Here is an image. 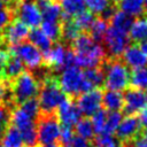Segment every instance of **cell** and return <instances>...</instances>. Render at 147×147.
Wrapping results in <instances>:
<instances>
[{
  "instance_id": "b9f144b4",
  "label": "cell",
  "mask_w": 147,
  "mask_h": 147,
  "mask_svg": "<svg viewBox=\"0 0 147 147\" xmlns=\"http://www.w3.org/2000/svg\"><path fill=\"white\" fill-rule=\"evenodd\" d=\"M5 101L10 105V95H9V82L2 80L0 82V105H5Z\"/></svg>"
},
{
  "instance_id": "9a60e30c",
  "label": "cell",
  "mask_w": 147,
  "mask_h": 147,
  "mask_svg": "<svg viewBox=\"0 0 147 147\" xmlns=\"http://www.w3.org/2000/svg\"><path fill=\"white\" fill-rule=\"evenodd\" d=\"M29 32V26H26L17 18H13L11 22L3 29L2 36L5 42H8L10 44V46H14L25 41V39H28Z\"/></svg>"
},
{
  "instance_id": "74e56055",
  "label": "cell",
  "mask_w": 147,
  "mask_h": 147,
  "mask_svg": "<svg viewBox=\"0 0 147 147\" xmlns=\"http://www.w3.org/2000/svg\"><path fill=\"white\" fill-rule=\"evenodd\" d=\"M20 107H21L26 114H29L31 117H33V118H36V119L40 116V107H39V102H38V100H37L36 98L30 99V100L23 102L22 105H20Z\"/></svg>"
},
{
  "instance_id": "7bdbcfd3",
  "label": "cell",
  "mask_w": 147,
  "mask_h": 147,
  "mask_svg": "<svg viewBox=\"0 0 147 147\" xmlns=\"http://www.w3.org/2000/svg\"><path fill=\"white\" fill-rule=\"evenodd\" d=\"M9 56V52H7L6 49H1L0 48V82L3 80V75H5V65H6V61Z\"/></svg>"
},
{
  "instance_id": "816d5d0a",
  "label": "cell",
  "mask_w": 147,
  "mask_h": 147,
  "mask_svg": "<svg viewBox=\"0 0 147 147\" xmlns=\"http://www.w3.org/2000/svg\"><path fill=\"white\" fill-rule=\"evenodd\" d=\"M61 147H71L70 145H63V146H61Z\"/></svg>"
},
{
  "instance_id": "f5cc1de1",
  "label": "cell",
  "mask_w": 147,
  "mask_h": 147,
  "mask_svg": "<svg viewBox=\"0 0 147 147\" xmlns=\"http://www.w3.org/2000/svg\"><path fill=\"white\" fill-rule=\"evenodd\" d=\"M111 1H114V2H118L119 0H111Z\"/></svg>"
},
{
  "instance_id": "7dc6e473",
  "label": "cell",
  "mask_w": 147,
  "mask_h": 147,
  "mask_svg": "<svg viewBox=\"0 0 147 147\" xmlns=\"http://www.w3.org/2000/svg\"><path fill=\"white\" fill-rule=\"evenodd\" d=\"M140 137L147 142V126H145L142 130H141V133H140Z\"/></svg>"
},
{
  "instance_id": "ee69618b",
  "label": "cell",
  "mask_w": 147,
  "mask_h": 147,
  "mask_svg": "<svg viewBox=\"0 0 147 147\" xmlns=\"http://www.w3.org/2000/svg\"><path fill=\"white\" fill-rule=\"evenodd\" d=\"M70 146L71 147H90V141L79 136H74L70 142Z\"/></svg>"
},
{
  "instance_id": "44dd1931",
  "label": "cell",
  "mask_w": 147,
  "mask_h": 147,
  "mask_svg": "<svg viewBox=\"0 0 147 147\" xmlns=\"http://www.w3.org/2000/svg\"><path fill=\"white\" fill-rule=\"evenodd\" d=\"M102 105L108 111H119L124 105L123 94L118 91L107 90L102 93Z\"/></svg>"
},
{
  "instance_id": "8d00e7d4",
  "label": "cell",
  "mask_w": 147,
  "mask_h": 147,
  "mask_svg": "<svg viewBox=\"0 0 147 147\" xmlns=\"http://www.w3.org/2000/svg\"><path fill=\"white\" fill-rule=\"evenodd\" d=\"M106 119H107V111L100 109L99 111H96L94 115H92L91 122L94 129V133L99 134L102 133L105 130V125H106Z\"/></svg>"
},
{
  "instance_id": "3957f363",
  "label": "cell",
  "mask_w": 147,
  "mask_h": 147,
  "mask_svg": "<svg viewBox=\"0 0 147 147\" xmlns=\"http://www.w3.org/2000/svg\"><path fill=\"white\" fill-rule=\"evenodd\" d=\"M57 84L64 94L69 96H78L84 92L93 90L84 77V71L76 65H70L60 71Z\"/></svg>"
},
{
  "instance_id": "30bf717a",
  "label": "cell",
  "mask_w": 147,
  "mask_h": 147,
  "mask_svg": "<svg viewBox=\"0 0 147 147\" xmlns=\"http://www.w3.org/2000/svg\"><path fill=\"white\" fill-rule=\"evenodd\" d=\"M14 17L29 28H37L41 24L42 17L34 0H17L14 8Z\"/></svg>"
},
{
  "instance_id": "8fae6325",
  "label": "cell",
  "mask_w": 147,
  "mask_h": 147,
  "mask_svg": "<svg viewBox=\"0 0 147 147\" xmlns=\"http://www.w3.org/2000/svg\"><path fill=\"white\" fill-rule=\"evenodd\" d=\"M103 42H105V48H106L105 51H107V53L111 57L116 59L118 56H122L124 51L129 47L130 37L127 32L109 26L103 38Z\"/></svg>"
},
{
  "instance_id": "4316f807",
  "label": "cell",
  "mask_w": 147,
  "mask_h": 147,
  "mask_svg": "<svg viewBox=\"0 0 147 147\" xmlns=\"http://www.w3.org/2000/svg\"><path fill=\"white\" fill-rule=\"evenodd\" d=\"M23 139L21 132L13 125H9L1 138L2 147H22Z\"/></svg>"
},
{
  "instance_id": "83f0119b",
  "label": "cell",
  "mask_w": 147,
  "mask_h": 147,
  "mask_svg": "<svg viewBox=\"0 0 147 147\" xmlns=\"http://www.w3.org/2000/svg\"><path fill=\"white\" fill-rule=\"evenodd\" d=\"M108 28H109V25H108V22H107V20L105 17L94 18L91 28L88 29L90 30L88 34L91 36V38L94 41L100 42V41L103 40V38H105V36H106V33L108 31Z\"/></svg>"
},
{
  "instance_id": "d590c367",
  "label": "cell",
  "mask_w": 147,
  "mask_h": 147,
  "mask_svg": "<svg viewBox=\"0 0 147 147\" xmlns=\"http://www.w3.org/2000/svg\"><path fill=\"white\" fill-rule=\"evenodd\" d=\"M79 33H80V31L77 29V26L74 24V22L71 20L64 21V23L62 24L61 38H63L67 41H74Z\"/></svg>"
},
{
  "instance_id": "f6af8a7d",
  "label": "cell",
  "mask_w": 147,
  "mask_h": 147,
  "mask_svg": "<svg viewBox=\"0 0 147 147\" xmlns=\"http://www.w3.org/2000/svg\"><path fill=\"white\" fill-rule=\"evenodd\" d=\"M130 144V146L131 147H147V142L139 136L138 138H136L133 141H131V142H129Z\"/></svg>"
},
{
  "instance_id": "ab89813d",
  "label": "cell",
  "mask_w": 147,
  "mask_h": 147,
  "mask_svg": "<svg viewBox=\"0 0 147 147\" xmlns=\"http://www.w3.org/2000/svg\"><path fill=\"white\" fill-rule=\"evenodd\" d=\"M10 123V110L7 105H0V140L9 126Z\"/></svg>"
},
{
  "instance_id": "9c48e42d",
  "label": "cell",
  "mask_w": 147,
  "mask_h": 147,
  "mask_svg": "<svg viewBox=\"0 0 147 147\" xmlns=\"http://www.w3.org/2000/svg\"><path fill=\"white\" fill-rule=\"evenodd\" d=\"M44 62L56 71H61L67 67L75 65V54L63 44L56 42L44 53Z\"/></svg>"
},
{
  "instance_id": "cb8c5ba5",
  "label": "cell",
  "mask_w": 147,
  "mask_h": 147,
  "mask_svg": "<svg viewBox=\"0 0 147 147\" xmlns=\"http://www.w3.org/2000/svg\"><path fill=\"white\" fill-rule=\"evenodd\" d=\"M28 39L30 40V42L32 45H34L39 51H41L42 53L47 52L51 46H52V40L42 32L41 29L39 28H33L28 36Z\"/></svg>"
},
{
  "instance_id": "db71d44e",
  "label": "cell",
  "mask_w": 147,
  "mask_h": 147,
  "mask_svg": "<svg viewBox=\"0 0 147 147\" xmlns=\"http://www.w3.org/2000/svg\"><path fill=\"white\" fill-rule=\"evenodd\" d=\"M145 1H146V5H147V0H145Z\"/></svg>"
},
{
  "instance_id": "d6a6232c",
  "label": "cell",
  "mask_w": 147,
  "mask_h": 147,
  "mask_svg": "<svg viewBox=\"0 0 147 147\" xmlns=\"http://www.w3.org/2000/svg\"><path fill=\"white\" fill-rule=\"evenodd\" d=\"M92 144H93V147H119L121 145L117 138L106 132L94 136V138L92 139Z\"/></svg>"
},
{
  "instance_id": "f907efd6",
  "label": "cell",
  "mask_w": 147,
  "mask_h": 147,
  "mask_svg": "<svg viewBox=\"0 0 147 147\" xmlns=\"http://www.w3.org/2000/svg\"><path fill=\"white\" fill-rule=\"evenodd\" d=\"M119 147H131V146H130V144H122V142H121Z\"/></svg>"
},
{
  "instance_id": "681fc988",
  "label": "cell",
  "mask_w": 147,
  "mask_h": 147,
  "mask_svg": "<svg viewBox=\"0 0 147 147\" xmlns=\"http://www.w3.org/2000/svg\"><path fill=\"white\" fill-rule=\"evenodd\" d=\"M41 147H60V145L59 144H49V145H44V146H41Z\"/></svg>"
},
{
  "instance_id": "6da1fadb",
  "label": "cell",
  "mask_w": 147,
  "mask_h": 147,
  "mask_svg": "<svg viewBox=\"0 0 147 147\" xmlns=\"http://www.w3.org/2000/svg\"><path fill=\"white\" fill-rule=\"evenodd\" d=\"M75 65L83 69L99 67L105 57L106 51L100 42L94 41L88 33H79L72 41Z\"/></svg>"
},
{
  "instance_id": "6f0895ef",
  "label": "cell",
  "mask_w": 147,
  "mask_h": 147,
  "mask_svg": "<svg viewBox=\"0 0 147 147\" xmlns=\"http://www.w3.org/2000/svg\"><path fill=\"white\" fill-rule=\"evenodd\" d=\"M25 147H28V146H25Z\"/></svg>"
},
{
  "instance_id": "277c9868",
  "label": "cell",
  "mask_w": 147,
  "mask_h": 147,
  "mask_svg": "<svg viewBox=\"0 0 147 147\" xmlns=\"http://www.w3.org/2000/svg\"><path fill=\"white\" fill-rule=\"evenodd\" d=\"M38 102L41 115H51L65 100V94L54 78H46L38 92Z\"/></svg>"
},
{
  "instance_id": "484cf974",
  "label": "cell",
  "mask_w": 147,
  "mask_h": 147,
  "mask_svg": "<svg viewBox=\"0 0 147 147\" xmlns=\"http://www.w3.org/2000/svg\"><path fill=\"white\" fill-rule=\"evenodd\" d=\"M85 7L92 14H100L105 15L109 18L114 9L110 6V0H84Z\"/></svg>"
},
{
  "instance_id": "f1b7e54d",
  "label": "cell",
  "mask_w": 147,
  "mask_h": 147,
  "mask_svg": "<svg viewBox=\"0 0 147 147\" xmlns=\"http://www.w3.org/2000/svg\"><path fill=\"white\" fill-rule=\"evenodd\" d=\"M84 77H85L86 82L91 85L92 88H99L101 85H103V82H105L103 70L99 67L85 69L84 70Z\"/></svg>"
},
{
  "instance_id": "8992f818",
  "label": "cell",
  "mask_w": 147,
  "mask_h": 147,
  "mask_svg": "<svg viewBox=\"0 0 147 147\" xmlns=\"http://www.w3.org/2000/svg\"><path fill=\"white\" fill-rule=\"evenodd\" d=\"M10 123L21 132L23 142L28 147H36L38 145L36 118L26 114L21 107H15L10 111Z\"/></svg>"
},
{
  "instance_id": "5bb4252c",
  "label": "cell",
  "mask_w": 147,
  "mask_h": 147,
  "mask_svg": "<svg viewBox=\"0 0 147 147\" xmlns=\"http://www.w3.org/2000/svg\"><path fill=\"white\" fill-rule=\"evenodd\" d=\"M123 109L127 115L139 114L147 106V91L138 88H129L123 94Z\"/></svg>"
},
{
  "instance_id": "11a10c76",
  "label": "cell",
  "mask_w": 147,
  "mask_h": 147,
  "mask_svg": "<svg viewBox=\"0 0 147 147\" xmlns=\"http://www.w3.org/2000/svg\"><path fill=\"white\" fill-rule=\"evenodd\" d=\"M0 147H2V146H1V144H0Z\"/></svg>"
},
{
  "instance_id": "4fadbf2b",
  "label": "cell",
  "mask_w": 147,
  "mask_h": 147,
  "mask_svg": "<svg viewBox=\"0 0 147 147\" xmlns=\"http://www.w3.org/2000/svg\"><path fill=\"white\" fill-rule=\"evenodd\" d=\"M82 115L92 116L101 109L102 105V92L99 88H93L82 93L77 96L76 102Z\"/></svg>"
},
{
  "instance_id": "7c38bea8",
  "label": "cell",
  "mask_w": 147,
  "mask_h": 147,
  "mask_svg": "<svg viewBox=\"0 0 147 147\" xmlns=\"http://www.w3.org/2000/svg\"><path fill=\"white\" fill-rule=\"evenodd\" d=\"M141 130L142 125L139 121V117L136 115H127L122 118L115 133L119 142L129 144L140 136Z\"/></svg>"
},
{
  "instance_id": "d6986e66",
  "label": "cell",
  "mask_w": 147,
  "mask_h": 147,
  "mask_svg": "<svg viewBox=\"0 0 147 147\" xmlns=\"http://www.w3.org/2000/svg\"><path fill=\"white\" fill-rule=\"evenodd\" d=\"M130 40L136 42H144L147 40V16H140L133 20L129 30Z\"/></svg>"
},
{
  "instance_id": "52a82bcc",
  "label": "cell",
  "mask_w": 147,
  "mask_h": 147,
  "mask_svg": "<svg viewBox=\"0 0 147 147\" xmlns=\"http://www.w3.org/2000/svg\"><path fill=\"white\" fill-rule=\"evenodd\" d=\"M8 52L9 54L18 57L24 64V67L31 70L39 69L44 63V53L30 41H23L21 44L10 46Z\"/></svg>"
},
{
  "instance_id": "7a4b0ae2",
  "label": "cell",
  "mask_w": 147,
  "mask_h": 147,
  "mask_svg": "<svg viewBox=\"0 0 147 147\" xmlns=\"http://www.w3.org/2000/svg\"><path fill=\"white\" fill-rule=\"evenodd\" d=\"M40 88V83L34 75L29 71L22 72L17 78L9 83L10 105H22L36 98Z\"/></svg>"
},
{
  "instance_id": "4dcf8cb0",
  "label": "cell",
  "mask_w": 147,
  "mask_h": 147,
  "mask_svg": "<svg viewBox=\"0 0 147 147\" xmlns=\"http://www.w3.org/2000/svg\"><path fill=\"white\" fill-rule=\"evenodd\" d=\"M130 84L133 88L147 91V70L146 68L132 70L130 74Z\"/></svg>"
},
{
  "instance_id": "836d02e7",
  "label": "cell",
  "mask_w": 147,
  "mask_h": 147,
  "mask_svg": "<svg viewBox=\"0 0 147 147\" xmlns=\"http://www.w3.org/2000/svg\"><path fill=\"white\" fill-rule=\"evenodd\" d=\"M94 21V16L91 11L88 10H83L82 13H79L78 15H76L72 20L74 24L77 26V29L79 31H86L91 28L92 23Z\"/></svg>"
},
{
  "instance_id": "f35d334b",
  "label": "cell",
  "mask_w": 147,
  "mask_h": 147,
  "mask_svg": "<svg viewBox=\"0 0 147 147\" xmlns=\"http://www.w3.org/2000/svg\"><path fill=\"white\" fill-rule=\"evenodd\" d=\"M14 11L11 8H9L7 5H5L0 0V31L3 30L13 20Z\"/></svg>"
},
{
  "instance_id": "f546056e",
  "label": "cell",
  "mask_w": 147,
  "mask_h": 147,
  "mask_svg": "<svg viewBox=\"0 0 147 147\" xmlns=\"http://www.w3.org/2000/svg\"><path fill=\"white\" fill-rule=\"evenodd\" d=\"M75 132H76V136H79L88 141L92 140L94 138V129L91 119L80 118L75 125Z\"/></svg>"
},
{
  "instance_id": "ffe728a7",
  "label": "cell",
  "mask_w": 147,
  "mask_h": 147,
  "mask_svg": "<svg viewBox=\"0 0 147 147\" xmlns=\"http://www.w3.org/2000/svg\"><path fill=\"white\" fill-rule=\"evenodd\" d=\"M24 64L22 63V61L9 54L7 61H6V65H5V75H3V80L6 82H13L15 78H17L22 72H24Z\"/></svg>"
},
{
  "instance_id": "ac0fdd59",
  "label": "cell",
  "mask_w": 147,
  "mask_h": 147,
  "mask_svg": "<svg viewBox=\"0 0 147 147\" xmlns=\"http://www.w3.org/2000/svg\"><path fill=\"white\" fill-rule=\"evenodd\" d=\"M34 1L40 9L42 21H45V22H61L63 14H62L61 7L56 2V0H34Z\"/></svg>"
},
{
  "instance_id": "603a6c76",
  "label": "cell",
  "mask_w": 147,
  "mask_h": 147,
  "mask_svg": "<svg viewBox=\"0 0 147 147\" xmlns=\"http://www.w3.org/2000/svg\"><path fill=\"white\" fill-rule=\"evenodd\" d=\"M109 20H110V24H111L110 26H113L117 30L127 32V33H129V30L133 22V18L131 16H129L127 14L123 13L119 9H114L111 15L109 16Z\"/></svg>"
},
{
  "instance_id": "2e32d148",
  "label": "cell",
  "mask_w": 147,
  "mask_h": 147,
  "mask_svg": "<svg viewBox=\"0 0 147 147\" xmlns=\"http://www.w3.org/2000/svg\"><path fill=\"white\" fill-rule=\"evenodd\" d=\"M56 117L62 125L72 127L82 118V113L76 102L65 98V100L56 109Z\"/></svg>"
},
{
  "instance_id": "ba28073f",
  "label": "cell",
  "mask_w": 147,
  "mask_h": 147,
  "mask_svg": "<svg viewBox=\"0 0 147 147\" xmlns=\"http://www.w3.org/2000/svg\"><path fill=\"white\" fill-rule=\"evenodd\" d=\"M61 131V125L57 117L53 114L51 115H40L37 123V138L38 144L49 145L55 144L59 140Z\"/></svg>"
},
{
  "instance_id": "bcb514c9",
  "label": "cell",
  "mask_w": 147,
  "mask_h": 147,
  "mask_svg": "<svg viewBox=\"0 0 147 147\" xmlns=\"http://www.w3.org/2000/svg\"><path fill=\"white\" fill-rule=\"evenodd\" d=\"M139 121H140V123H141V125L145 127V126H147V106L139 113Z\"/></svg>"
},
{
  "instance_id": "e0dca14e",
  "label": "cell",
  "mask_w": 147,
  "mask_h": 147,
  "mask_svg": "<svg viewBox=\"0 0 147 147\" xmlns=\"http://www.w3.org/2000/svg\"><path fill=\"white\" fill-rule=\"evenodd\" d=\"M122 62L132 70L142 69L147 67V56L139 45H129L122 54Z\"/></svg>"
},
{
  "instance_id": "c3c4849f",
  "label": "cell",
  "mask_w": 147,
  "mask_h": 147,
  "mask_svg": "<svg viewBox=\"0 0 147 147\" xmlns=\"http://www.w3.org/2000/svg\"><path fill=\"white\" fill-rule=\"evenodd\" d=\"M140 48L142 49V52H144V53H145V55L147 56V40L140 44Z\"/></svg>"
},
{
  "instance_id": "7402d4cb",
  "label": "cell",
  "mask_w": 147,
  "mask_h": 147,
  "mask_svg": "<svg viewBox=\"0 0 147 147\" xmlns=\"http://www.w3.org/2000/svg\"><path fill=\"white\" fill-rule=\"evenodd\" d=\"M119 10L127 14L129 16L140 17L146 9V1L145 0H119Z\"/></svg>"
},
{
  "instance_id": "e575fe53",
  "label": "cell",
  "mask_w": 147,
  "mask_h": 147,
  "mask_svg": "<svg viewBox=\"0 0 147 147\" xmlns=\"http://www.w3.org/2000/svg\"><path fill=\"white\" fill-rule=\"evenodd\" d=\"M122 118H123V115L121 111H108L103 132L109 133V134H114L116 132Z\"/></svg>"
},
{
  "instance_id": "60d3db41",
  "label": "cell",
  "mask_w": 147,
  "mask_h": 147,
  "mask_svg": "<svg viewBox=\"0 0 147 147\" xmlns=\"http://www.w3.org/2000/svg\"><path fill=\"white\" fill-rule=\"evenodd\" d=\"M74 130L71 126H64L62 125L61 126V131H60V137H59V140L61 142V145H70L72 138H74Z\"/></svg>"
},
{
  "instance_id": "9f6ffc18",
  "label": "cell",
  "mask_w": 147,
  "mask_h": 147,
  "mask_svg": "<svg viewBox=\"0 0 147 147\" xmlns=\"http://www.w3.org/2000/svg\"><path fill=\"white\" fill-rule=\"evenodd\" d=\"M146 70H147V68H146Z\"/></svg>"
},
{
  "instance_id": "1f68e13d",
  "label": "cell",
  "mask_w": 147,
  "mask_h": 147,
  "mask_svg": "<svg viewBox=\"0 0 147 147\" xmlns=\"http://www.w3.org/2000/svg\"><path fill=\"white\" fill-rule=\"evenodd\" d=\"M40 29L52 41H56L61 38V32H62L61 22H45V21H42Z\"/></svg>"
},
{
  "instance_id": "d4e9b609",
  "label": "cell",
  "mask_w": 147,
  "mask_h": 147,
  "mask_svg": "<svg viewBox=\"0 0 147 147\" xmlns=\"http://www.w3.org/2000/svg\"><path fill=\"white\" fill-rule=\"evenodd\" d=\"M60 7L63 14V17L69 20L70 17H75L83 10H85L84 0H60Z\"/></svg>"
},
{
  "instance_id": "5b68a950",
  "label": "cell",
  "mask_w": 147,
  "mask_h": 147,
  "mask_svg": "<svg viewBox=\"0 0 147 147\" xmlns=\"http://www.w3.org/2000/svg\"><path fill=\"white\" fill-rule=\"evenodd\" d=\"M103 75H105V82L103 85L107 87V90L111 91H118L122 92L126 90V87L130 85V71L129 68L117 59H113L109 62L106 63Z\"/></svg>"
}]
</instances>
